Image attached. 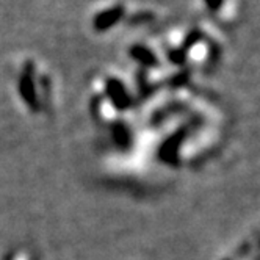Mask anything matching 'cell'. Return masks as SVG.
<instances>
[{"label": "cell", "instance_id": "obj_8", "mask_svg": "<svg viewBox=\"0 0 260 260\" xmlns=\"http://www.w3.org/2000/svg\"><path fill=\"white\" fill-rule=\"evenodd\" d=\"M204 2H206L207 8H209L210 11H218V10L221 8V5H222V2H224V0H204Z\"/></svg>", "mask_w": 260, "mask_h": 260}, {"label": "cell", "instance_id": "obj_4", "mask_svg": "<svg viewBox=\"0 0 260 260\" xmlns=\"http://www.w3.org/2000/svg\"><path fill=\"white\" fill-rule=\"evenodd\" d=\"M128 55L130 58L138 61L143 68H157L158 66V58L157 55L154 53L152 49H149L147 46H143V44H134L128 50Z\"/></svg>", "mask_w": 260, "mask_h": 260}, {"label": "cell", "instance_id": "obj_5", "mask_svg": "<svg viewBox=\"0 0 260 260\" xmlns=\"http://www.w3.org/2000/svg\"><path fill=\"white\" fill-rule=\"evenodd\" d=\"M202 40H206V35H204V31H202L201 28H191V30L187 33V36H185V40H183V43L180 44V47H177V50L183 55L185 58H187L188 52H190L198 43H201Z\"/></svg>", "mask_w": 260, "mask_h": 260}, {"label": "cell", "instance_id": "obj_6", "mask_svg": "<svg viewBox=\"0 0 260 260\" xmlns=\"http://www.w3.org/2000/svg\"><path fill=\"white\" fill-rule=\"evenodd\" d=\"M4 260H35V255L27 248H13Z\"/></svg>", "mask_w": 260, "mask_h": 260}, {"label": "cell", "instance_id": "obj_3", "mask_svg": "<svg viewBox=\"0 0 260 260\" xmlns=\"http://www.w3.org/2000/svg\"><path fill=\"white\" fill-rule=\"evenodd\" d=\"M124 16H125L124 5H115L111 8H107L94 16V19H92V28L99 33L107 31L111 27H115L118 22H121Z\"/></svg>", "mask_w": 260, "mask_h": 260}, {"label": "cell", "instance_id": "obj_7", "mask_svg": "<svg viewBox=\"0 0 260 260\" xmlns=\"http://www.w3.org/2000/svg\"><path fill=\"white\" fill-rule=\"evenodd\" d=\"M154 19V14L152 13H146V11H143V13H137V14H134L132 17L128 19V24L130 25H134V24H143V22H151Z\"/></svg>", "mask_w": 260, "mask_h": 260}, {"label": "cell", "instance_id": "obj_2", "mask_svg": "<svg viewBox=\"0 0 260 260\" xmlns=\"http://www.w3.org/2000/svg\"><path fill=\"white\" fill-rule=\"evenodd\" d=\"M105 94L110 99L111 107L118 111H124L132 107V98H130L125 85L116 77H108L105 80Z\"/></svg>", "mask_w": 260, "mask_h": 260}, {"label": "cell", "instance_id": "obj_1", "mask_svg": "<svg viewBox=\"0 0 260 260\" xmlns=\"http://www.w3.org/2000/svg\"><path fill=\"white\" fill-rule=\"evenodd\" d=\"M35 72H36L35 63L27 61L22 68L21 76H19L17 89H19V96L25 102V105L31 111H35V113H38V111H41L44 108V105H43L41 96L38 92V86H36V82H35Z\"/></svg>", "mask_w": 260, "mask_h": 260}]
</instances>
